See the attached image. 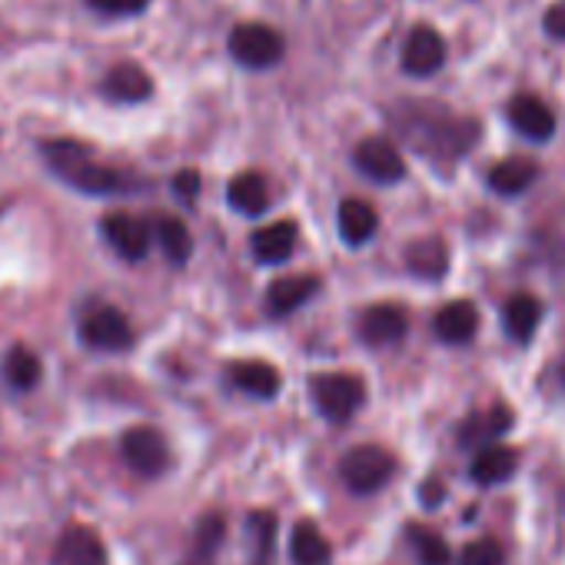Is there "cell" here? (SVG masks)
<instances>
[{
  "instance_id": "obj_32",
  "label": "cell",
  "mask_w": 565,
  "mask_h": 565,
  "mask_svg": "<svg viewBox=\"0 0 565 565\" xmlns=\"http://www.w3.org/2000/svg\"><path fill=\"white\" fill-rule=\"evenodd\" d=\"M87 4L107 18H130L147 8V0H87Z\"/></svg>"
},
{
  "instance_id": "obj_26",
  "label": "cell",
  "mask_w": 565,
  "mask_h": 565,
  "mask_svg": "<svg viewBox=\"0 0 565 565\" xmlns=\"http://www.w3.org/2000/svg\"><path fill=\"white\" fill-rule=\"evenodd\" d=\"M153 230H157V243H160L163 256L173 266H183L190 259V253H193V236H190L186 223L177 220V216H160Z\"/></svg>"
},
{
  "instance_id": "obj_37",
  "label": "cell",
  "mask_w": 565,
  "mask_h": 565,
  "mask_svg": "<svg viewBox=\"0 0 565 565\" xmlns=\"http://www.w3.org/2000/svg\"><path fill=\"white\" fill-rule=\"evenodd\" d=\"M558 380H562V386H565V360H562V370H558Z\"/></svg>"
},
{
  "instance_id": "obj_10",
  "label": "cell",
  "mask_w": 565,
  "mask_h": 565,
  "mask_svg": "<svg viewBox=\"0 0 565 565\" xmlns=\"http://www.w3.org/2000/svg\"><path fill=\"white\" fill-rule=\"evenodd\" d=\"M446 61V44L439 38V31L433 28H416L409 38H406V47H403V71L413 74V77H429L443 67Z\"/></svg>"
},
{
  "instance_id": "obj_20",
  "label": "cell",
  "mask_w": 565,
  "mask_h": 565,
  "mask_svg": "<svg viewBox=\"0 0 565 565\" xmlns=\"http://www.w3.org/2000/svg\"><path fill=\"white\" fill-rule=\"evenodd\" d=\"M515 466H519V452H515V449H505V446H482L479 456L472 459L469 476H472V482H479V486H499V482H505V479L515 472Z\"/></svg>"
},
{
  "instance_id": "obj_11",
  "label": "cell",
  "mask_w": 565,
  "mask_h": 565,
  "mask_svg": "<svg viewBox=\"0 0 565 565\" xmlns=\"http://www.w3.org/2000/svg\"><path fill=\"white\" fill-rule=\"evenodd\" d=\"M360 333L370 347H396L409 333V317H406V310H399L393 303H380L363 313Z\"/></svg>"
},
{
  "instance_id": "obj_19",
  "label": "cell",
  "mask_w": 565,
  "mask_h": 565,
  "mask_svg": "<svg viewBox=\"0 0 565 565\" xmlns=\"http://www.w3.org/2000/svg\"><path fill=\"white\" fill-rule=\"evenodd\" d=\"M539 320H542V303L529 294H515L502 307V327L515 343H529L539 330Z\"/></svg>"
},
{
  "instance_id": "obj_29",
  "label": "cell",
  "mask_w": 565,
  "mask_h": 565,
  "mask_svg": "<svg viewBox=\"0 0 565 565\" xmlns=\"http://www.w3.org/2000/svg\"><path fill=\"white\" fill-rule=\"evenodd\" d=\"M409 539L416 545V555H419V565H452V552L446 545V539L433 529H423V525H409Z\"/></svg>"
},
{
  "instance_id": "obj_4",
  "label": "cell",
  "mask_w": 565,
  "mask_h": 565,
  "mask_svg": "<svg viewBox=\"0 0 565 565\" xmlns=\"http://www.w3.org/2000/svg\"><path fill=\"white\" fill-rule=\"evenodd\" d=\"M282 51H287V44H282V34L266 28V24H239L230 34V54L243 67H253V71L279 64Z\"/></svg>"
},
{
  "instance_id": "obj_34",
  "label": "cell",
  "mask_w": 565,
  "mask_h": 565,
  "mask_svg": "<svg viewBox=\"0 0 565 565\" xmlns=\"http://www.w3.org/2000/svg\"><path fill=\"white\" fill-rule=\"evenodd\" d=\"M545 31H548L552 38L565 41V4L548 8V14H545Z\"/></svg>"
},
{
  "instance_id": "obj_36",
  "label": "cell",
  "mask_w": 565,
  "mask_h": 565,
  "mask_svg": "<svg viewBox=\"0 0 565 565\" xmlns=\"http://www.w3.org/2000/svg\"><path fill=\"white\" fill-rule=\"evenodd\" d=\"M183 565H213V558H200V555H186Z\"/></svg>"
},
{
  "instance_id": "obj_2",
  "label": "cell",
  "mask_w": 565,
  "mask_h": 565,
  "mask_svg": "<svg viewBox=\"0 0 565 565\" xmlns=\"http://www.w3.org/2000/svg\"><path fill=\"white\" fill-rule=\"evenodd\" d=\"M310 393H313L320 416L330 423L353 419L366 399V386L356 373H317L310 380Z\"/></svg>"
},
{
  "instance_id": "obj_21",
  "label": "cell",
  "mask_w": 565,
  "mask_h": 565,
  "mask_svg": "<svg viewBox=\"0 0 565 565\" xmlns=\"http://www.w3.org/2000/svg\"><path fill=\"white\" fill-rule=\"evenodd\" d=\"M406 266H409V273L419 276V279H443L446 269H449V249H446V243L436 239V236L416 239V243H409V249H406Z\"/></svg>"
},
{
  "instance_id": "obj_6",
  "label": "cell",
  "mask_w": 565,
  "mask_h": 565,
  "mask_svg": "<svg viewBox=\"0 0 565 565\" xmlns=\"http://www.w3.org/2000/svg\"><path fill=\"white\" fill-rule=\"evenodd\" d=\"M120 452L127 459V466L137 472V476H160L167 466H170V446L167 439L153 429V426H134L124 433L120 439Z\"/></svg>"
},
{
  "instance_id": "obj_9",
  "label": "cell",
  "mask_w": 565,
  "mask_h": 565,
  "mask_svg": "<svg viewBox=\"0 0 565 565\" xmlns=\"http://www.w3.org/2000/svg\"><path fill=\"white\" fill-rule=\"evenodd\" d=\"M54 565H110L100 535L87 525H71L57 539Z\"/></svg>"
},
{
  "instance_id": "obj_8",
  "label": "cell",
  "mask_w": 565,
  "mask_h": 565,
  "mask_svg": "<svg viewBox=\"0 0 565 565\" xmlns=\"http://www.w3.org/2000/svg\"><path fill=\"white\" fill-rule=\"evenodd\" d=\"M100 230H104L107 243L114 246V253L130 259V263L143 259L147 249H150V226L140 216H134V213H124V210L107 213Z\"/></svg>"
},
{
  "instance_id": "obj_18",
  "label": "cell",
  "mask_w": 565,
  "mask_h": 565,
  "mask_svg": "<svg viewBox=\"0 0 565 565\" xmlns=\"http://www.w3.org/2000/svg\"><path fill=\"white\" fill-rule=\"evenodd\" d=\"M535 177H539V167L529 157H509V160H499L489 170V186L499 196H519V193H525L532 186Z\"/></svg>"
},
{
  "instance_id": "obj_5",
  "label": "cell",
  "mask_w": 565,
  "mask_h": 565,
  "mask_svg": "<svg viewBox=\"0 0 565 565\" xmlns=\"http://www.w3.org/2000/svg\"><path fill=\"white\" fill-rule=\"evenodd\" d=\"M81 343L97 353H124L134 343L130 320L117 307H94L81 317Z\"/></svg>"
},
{
  "instance_id": "obj_13",
  "label": "cell",
  "mask_w": 565,
  "mask_h": 565,
  "mask_svg": "<svg viewBox=\"0 0 565 565\" xmlns=\"http://www.w3.org/2000/svg\"><path fill=\"white\" fill-rule=\"evenodd\" d=\"M320 279L317 276H282L276 282H269L266 290V313L273 317H287L294 310H300L310 297H317Z\"/></svg>"
},
{
  "instance_id": "obj_12",
  "label": "cell",
  "mask_w": 565,
  "mask_h": 565,
  "mask_svg": "<svg viewBox=\"0 0 565 565\" xmlns=\"http://www.w3.org/2000/svg\"><path fill=\"white\" fill-rule=\"evenodd\" d=\"M509 120H512V127L522 134V137H529V140H548L552 134H555V114L548 110V104L545 100H539V97H532V94H519L512 104H509Z\"/></svg>"
},
{
  "instance_id": "obj_16",
  "label": "cell",
  "mask_w": 565,
  "mask_h": 565,
  "mask_svg": "<svg viewBox=\"0 0 565 565\" xmlns=\"http://www.w3.org/2000/svg\"><path fill=\"white\" fill-rule=\"evenodd\" d=\"M476 330H479V313L469 300H456L436 313V333L443 343L462 347L476 337Z\"/></svg>"
},
{
  "instance_id": "obj_17",
  "label": "cell",
  "mask_w": 565,
  "mask_h": 565,
  "mask_svg": "<svg viewBox=\"0 0 565 565\" xmlns=\"http://www.w3.org/2000/svg\"><path fill=\"white\" fill-rule=\"evenodd\" d=\"M380 230V216L366 200H343L340 203V236L347 246H363Z\"/></svg>"
},
{
  "instance_id": "obj_28",
  "label": "cell",
  "mask_w": 565,
  "mask_h": 565,
  "mask_svg": "<svg viewBox=\"0 0 565 565\" xmlns=\"http://www.w3.org/2000/svg\"><path fill=\"white\" fill-rule=\"evenodd\" d=\"M246 532L253 542V565H266L269 552H273V539H276V515L259 509L246 519Z\"/></svg>"
},
{
  "instance_id": "obj_23",
  "label": "cell",
  "mask_w": 565,
  "mask_h": 565,
  "mask_svg": "<svg viewBox=\"0 0 565 565\" xmlns=\"http://www.w3.org/2000/svg\"><path fill=\"white\" fill-rule=\"evenodd\" d=\"M226 200L236 213L243 216H259L269 206V190L259 173H239L226 186Z\"/></svg>"
},
{
  "instance_id": "obj_15",
  "label": "cell",
  "mask_w": 565,
  "mask_h": 565,
  "mask_svg": "<svg viewBox=\"0 0 565 565\" xmlns=\"http://www.w3.org/2000/svg\"><path fill=\"white\" fill-rule=\"evenodd\" d=\"M104 94L117 104H140L153 94V81L137 64H117L104 77Z\"/></svg>"
},
{
  "instance_id": "obj_27",
  "label": "cell",
  "mask_w": 565,
  "mask_h": 565,
  "mask_svg": "<svg viewBox=\"0 0 565 565\" xmlns=\"http://www.w3.org/2000/svg\"><path fill=\"white\" fill-rule=\"evenodd\" d=\"M4 376L14 390L31 393L41 383V360L28 347H11V353L4 360Z\"/></svg>"
},
{
  "instance_id": "obj_25",
  "label": "cell",
  "mask_w": 565,
  "mask_h": 565,
  "mask_svg": "<svg viewBox=\"0 0 565 565\" xmlns=\"http://www.w3.org/2000/svg\"><path fill=\"white\" fill-rule=\"evenodd\" d=\"M509 426H512V413H509L505 406H492V409H486V413L469 416V419L459 426V443L472 449V446H482V443L502 436Z\"/></svg>"
},
{
  "instance_id": "obj_24",
  "label": "cell",
  "mask_w": 565,
  "mask_h": 565,
  "mask_svg": "<svg viewBox=\"0 0 565 565\" xmlns=\"http://www.w3.org/2000/svg\"><path fill=\"white\" fill-rule=\"evenodd\" d=\"M233 383L249 393L253 399H273L279 393V373L269 366V363H259V360H246V363H236L230 370Z\"/></svg>"
},
{
  "instance_id": "obj_3",
  "label": "cell",
  "mask_w": 565,
  "mask_h": 565,
  "mask_svg": "<svg viewBox=\"0 0 565 565\" xmlns=\"http://www.w3.org/2000/svg\"><path fill=\"white\" fill-rule=\"evenodd\" d=\"M393 469H396V462L383 446H356L340 462V476H343L347 489L356 495H370V492L383 489L390 482Z\"/></svg>"
},
{
  "instance_id": "obj_1",
  "label": "cell",
  "mask_w": 565,
  "mask_h": 565,
  "mask_svg": "<svg viewBox=\"0 0 565 565\" xmlns=\"http://www.w3.org/2000/svg\"><path fill=\"white\" fill-rule=\"evenodd\" d=\"M41 153H44L47 167L81 193L110 196V193H130V186H134L124 173L97 163L90 157V150L77 140H47V143H41Z\"/></svg>"
},
{
  "instance_id": "obj_14",
  "label": "cell",
  "mask_w": 565,
  "mask_h": 565,
  "mask_svg": "<svg viewBox=\"0 0 565 565\" xmlns=\"http://www.w3.org/2000/svg\"><path fill=\"white\" fill-rule=\"evenodd\" d=\"M297 249V226L290 220H279V223H269L263 230L253 233V256L259 263H287Z\"/></svg>"
},
{
  "instance_id": "obj_33",
  "label": "cell",
  "mask_w": 565,
  "mask_h": 565,
  "mask_svg": "<svg viewBox=\"0 0 565 565\" xmlns=\"http://www.w3.org/2000/svg\"><path fill=\"white\" fill-rule=\"evenodd\" d=\"M173 193H177L183 203H193L196 193H200V173H196V170H180V173L173 177Z\"/></svg>"
},
{
  "instance_id": "obj_7",
  "label": "cell",
  "mask_w": 565,
  "mask_h": 565,
  "mask_svg": "<svg viewBox=\"0 0 565 565\" xmlns=\"http://www.w3.org/2000/svg\"><path fill=\"white\" fill-rule=\"evenodd\" d=\"M353 163H356L360 173H366L376 183H396L406 173L403 153L386 137H366V140H360L356 150H353Z\"/></svg>"
},
{
  "instance_id": "obj_35",
  "label": "cell",
  "mask_w": 565,
  "mask_h": 565,
  "mask_svg": "<svg viewBox=\"0 0 565 565\" xmlns=\"http://www.w3.org/2000/svg\"><path fill=\"white\" fill-rule=\"evenodd\" d=\"M423 505L426 509H436L439 502H443V486H439V479H426V486H423Z\"/></svg>"
},
{
  "instance_id": "obj_22",
  "label": "cell",
  "mask_w": 565,
  "mask_h": 565,
  "mask_svg": "<svg viewBox=\"0 0 565 565\" xmlns=\"http://www.w3.org/2000/svg\"><path fill=\"white\" fill-rule=\"evenodd\" d=\"M290 562L294 565H330L333 548L313 522H297L290 535Z\"/></svg>"
},
{
  "instance_id": "obj_30",
  "label": "cell",
  "mask_w": 565,
  "mask_h": 565,
  "mask_svg": "<svg viewBox=\"0 0 565 565\" xmlns=\"http://www.w3.org/2000/svg\"><path fill=\"white\" fill-rule=\"evenodd\" d=\"M223 532H226L223 515H216V512L203 515V519L196 522V529H193V552H190V555L213 558V555H216V548L223 545Z\"/></svg>"
},
{
  "instance_id": "obj_31",
  "label": "cell",
  "mask_w": 565,
  "mask_h": 565,
  "mask_svg": "<svg viewBox=\"0 0 565 565\" xmlns=\"http://www.w3.org/2000/svg\"><path fill=\"white\" fill-rule=\"evenodd\" d=\"M459 565H505V555H502V545L492 542V539H476L462 548L459 555Z\"/></svg>"
}]
</instances>
